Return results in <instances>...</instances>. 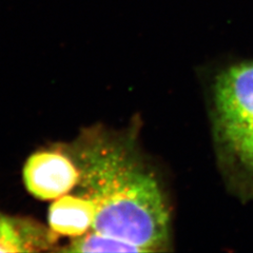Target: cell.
<instances>
[{"instance_id":"cell-6","label":"cell","mask_w":253,"mask_h":253,"mask_svg":"<svg viewBox=\"0 0 253 253\" xmlns=\"http://www.w3.org/2000/svg\"><path fill=\"white\" fill-rule=\"evenodd\" d=\"M65 250L69 252H144L136 245L92 230L74 237Z\"/></svg>"},{"instance_id":"cell-2","label":"cell","mask_w":253,"mask_h":253,"mask_svg":"<svg viewBox=\"0 0 253 253\" xmlns=\"http://www.w3.org/2000/svg\"><path fill=\"white\" fill-rule=\"evenodd\" d=\"M213 133L235 185L253 194V60L224 69L213 85Z\"/></svg>"},{"instance_id":"cell-1","label":"cell","mask_w":253,"mask_h":253,"mask_svg":"<svg viewBox=\"0 0 253 253\" xmlns=\"http://www.w3.org/2000/svg\"><path fill=\"white\" fill-rule=\"evenodd\" d=\"M84 193L96 204L92 231L131 243L144 252L168 250L170 211L157 178L125 135L85 133L69 155Z\"/></svg>"},{"instance_id":"cell-5","label":"cell","mask_w":253,"mask_h":253,"mask_svg":"<svg viewBox=\"0 0 253 253\" xmlns=\"http://www.w3.org/2000/svg\"><path fill=\"white\" fill-rule=\"evenodd\" d=\"M53 230L42 231L34 225L13 219L0 212V252H26L45 249L56 240Z\"/></svg>"},{"instance_id":"cell-4","label":"cell","mask_w":253,"mask_h":253,"mask_svg":"<svg viewBox=\"0 0 253 253\" xmlns=\"http://www.w3.org/2000/svg\"><path fill=\"white\" fill-rule=\"evenodd\" d=\"M96 210V204L89 197L65 194L51 205L50 228L57 235L82 236L92 229Z\"/></svg>"},{"instance_id":"cell-3","label":"cell","mask_w":253,"mask_h":253,"mask_svg":"<svg viewBox=\"0 0 253 253\" xmlns=\"http://www.w3.org/2000/svg\"><path fill=\"white\" fill-rule=\"evenodd\" d=\"M23 178L31 194L39 200L50 201L68 194L78 185L79 171L68 154L38 152L28 160Z\"/></svg>"}]
</instances>
